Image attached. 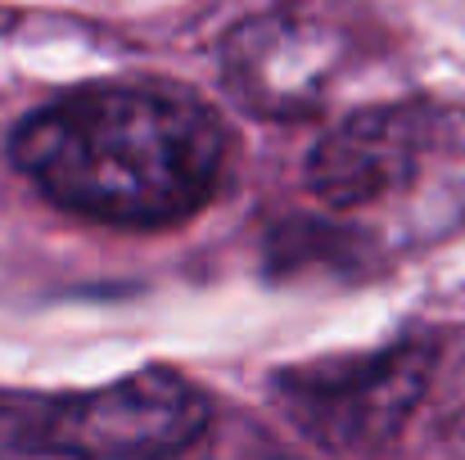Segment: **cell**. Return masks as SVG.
Wrapping results in <instances>:
<instances>
[{"instance_id": "5", "label": "cell", "mask_w": 465, "mask_h": 460, "mask_svg": "<svg viewBox=\"0 0 465 460\" xmlns=\"http://www.w3.org/2000/svg\"><path fill=\"white\" fill-rule=\"evenodd\" d=\"M443 141V113L420 100L375 104L343 118L308 153V190L334 212L380 208L407 194Z\"/></svg>"}, {"instance_id": "4", "label": "cell", "mask_w": 465, "mask_h": 460, "mask_svg": "<svg viewBox=\"0 0 465 460\" xmlns=\"http://www.w3.org/2000/svg\"><path fill=\"white\" fill-rule=\"evenodd\" d=\"M343 68V36L294 9L244 18L222 45V82L253 118L303 122L325 109Z\"/></svg>"}, {"instance_id": "1", "label": "cell", "mask_w": 465, "mask_h": 460, "mask_svg": "<svg viewBox=\"0 0 465 460\" xmlns=\"http://www.w3.org/2000/svg\"><path fill=\"white\" fill-rule=\"evenodd\" d=\"M9 162L68 217L163 230L217 199L231 132L181 86L95 82L27 113L9 136Z\"/></svg>"}, {"instance_id": "2", "label": "cell", "mask_w": 465, "mask_h": 460, "mask_svg": "<svg viewBox=\"0 0 465 460\" xmlns=\"http://www.w3.org/2000/svg\"><path fill=\"white\" fill-rule=\"evenodd\" d=\"M439 370L434 338H398L361 357H325L272 375V402L325 452H380L402 434Z\"/></svg>"}, {"instance_id": "3", "label": "cell", "mask_w": 465, "mask_h": 460, "mask_svg": "<svg viewBox=\"0 0 465 460\" xmlns=\"http://www.w3.org/2000/svg\"><path fill=\"white\" fill-rule=\"evenodd\" d=\"M208 397L167 366L50 402V456H176L208 429Z\"/></svg>"}, {"instance_id": "6", "label": "cell", "mask_w": 465, "mask_h": 460, "mask_svg": "<svg viewBox=\"0 0 465 460\" xmlns=\"http://www.w3.org/2000/svg\"><path fill=\"white\" fill-rule=\"evenodd\" d=\"M50 402L54 393L0 388V456H50Z\"/></svg>"}]
</instances>
